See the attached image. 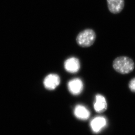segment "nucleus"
<instances>
[{
	"label": "nucleus",
	"instance_id": "6e6552de",
	"mask_svg": "<svg viewBox=\"0 0 135 135\" xmlns=\"http://www.w3.org/2000/svg\"><path fill=\"white\" fill-rule=\"evenodd\" d=\"M107 103L106 99L101 94H97L96 96L95 102L94 104V108L98 113H103L107 109Z\"/></svg>",
	"mask_w": 135,
	"mask_h": 135
},
{
	"label": "nucleus",
	"instance_id": "20e7f679",
	"mask_svg": "<svg viewBox=\"0 0 135 135\" xmlns=\"http://www.w3.org/2000/svg\"><path fill=\"white\" fill-rule=\"evenodd\" d=\"M64 67L65 70L68 72L76 73L79 70L80 67L79 60L75 57L69 58L65 61Z\"/></svg>",
	"mask_w": 135,
	"mask_h": 135
},
{
	"label": "nucleus",
	"instance_id": "7ed1b4c3",
	"mask_svg": "<svg viewBox=\"0 0 135 135\" xmlns=\"http://www.w3.org/2000/svg\"><path fill=\"white\" fill-rule=\"evenodd\" d=\"M60 77L57 74H54L47 75L43 81L45 88L49 90L55 89L60 84Z\"/></svg>",
	"mask_w": 135,
	"mask_h": 135
},
{
	"label": "nucleus",
	"instance_id": "f03ea898",
	"mask_svg": "<svg viewBox=\"0 0 135 135\" xmlns=\"http://www.w3.org/2000/svg\"><path fill=\"white\" fill-rule=\"evenodd\" d=\"M96 38V34L92 29H86L79 32L76 38L77 44L82 47H88L93 45Z\"/></svg>",
	"mask_w": 135,
	"mask_h": 135
},
{
	"label": "nucleus",
	"instance_id": "0eeeda50",
	"mask_svg": "<svg viewBox=\"0 0 135 135\" xmlns=\"http://www.w3.org/2000/svg\"><path fill=\"white\" fill-rule=\"evenodd\" d=\"M107 121L105 118L98 116L94 118L91 122L92 130L95 133H99L106 126Z\"/></svg>",
	"mask_w": 135,
	"mask_h": 135
},
{
	"label": "nucleus",
	"instance_id": "39448f33",
	"mask_svg": "<svg viewBox=\"0 0 135 135\" xmlns=\"http://www.w3.org/2000/svg\"><path fill=\"white\" fill-rule=\"evenodd\" d=\"M108 10L114 14L120 13L125 6L124 0H107Z\"/></svg>",
	"mask_w": 135,
	"mask_h": 135
},
{
	"label": "nucleus",
	"instance_id": "423d86ee",
	"mask_svg": "<svg viewBox=\"0 0 135 135\" xmlns=\"http://www.w3.org/2000/svg\"><path fill=\"white\" fill-rule=\"evenodd\" d=\"M68 86L70 93L74 95L80 94L83 90V82L79 78H75L70 80Z\"/></svg>",
	"mask_w": 135,
	"mask_h": 135
},
{
	"label": "nucleus",
	"instance_id": "1a4fd4ad",
	"mask_svg": "<svg viewBox=\"0 0 135 135\" xmlns=\"http://www.w3.org/2000/svg\"><path fill=\"white\" fill-rule=\"evenodd\" d=\"M74 114L75 117L82 120H86L90 115L89 111L84 106L78 105L74 110Z\"/></svg>",
	"mask_w": 135,
	"mask_h": 135
},
{
	"label": "nucleus",
	"instance_id": "f257e3e1",
	"mask_svg": "<svg viewBox=\"0 0 135 135\" xmlns=\"http://www.w3.org/2000/svg\"><path fill=\"white\" fill-rule=\"evenodd\" d=\"M113 67L118 73L128 74L133 70L135 64L133 60L128 56H119L114 60Z\"/></svg>",
	"mask_w": 135,
	"mask_h": 135
},
{
	"label": "nucleus",
	"instance_id": "9d476101",
	"mask_svg": "<svg viewBox=\"0 0 135 135\" xmlns=\"http://www.w3.org/2000/svg\"><path fill=\"white\" fill-rule=\"evenodd\" d=\"M129 88L132 91L135 92V78L130 80L129 84Z\"/></svg>",
	"mask_w": 135,
	"mask_h": 135
}]
</instances>
